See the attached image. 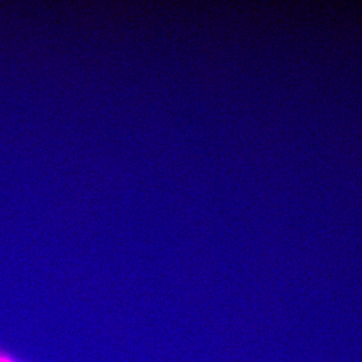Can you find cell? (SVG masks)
I'll list each match as a JSON object with an SVG mask.
<instances>
[{"label": "cell", "mask_w": 362, "mask_h": 362, "mask_svg": "<svg viewBox=\"0 0 362 362\" xmlns=\"http://www.w3.org/2000/svg\"><path fill=\"white\" fill-rule=\"evenodd\" d=\"M0 362H13L11 359L7 358L6 356H0Z\"/></svg>", "instance_id": "6da1fadb"}]
</instances>
